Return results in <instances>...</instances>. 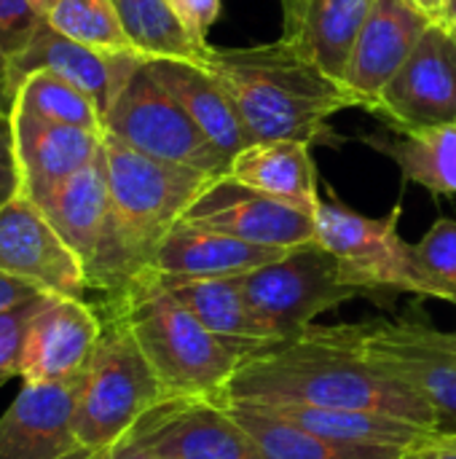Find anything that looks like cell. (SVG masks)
<instances>
[{
  "label": "cell",
  "instance_id": "1",
  "mask_svg": "<svg viewBox=\"0 0 456 459\" xmlns=\"http://www.w3.org/2000/svg\"><path fill=\"white\" fill-rule=\"evenodd\" d=\"M355 325H309L280 342L258 344L231 377L218 403H304L403 417L438 428L435 411L395 377L368 360Z\"/></svg>",
  "mask_w": 456,
  "mask_h": 459
},
{
  "label": "cell",
  "instance_id": "2",
  "mask_svg": "<svg viewBox=\"0 0 456 459\" xmlns=\"http://www.w3.org/2000/svg\"><path fill=\"white\" fill-rule=\"evenodd\" d=\"M234 100L250 143L328 137V118L357 108L349 89L309 59L296 54L282 38L247 48H210L202 65Z\"/></svg>",
  "mask_w": 456,
  "mask_h": 459
},
{
  "label": "cell",
  "instance_id": "3",
  "mask_svg": "<svg viewBox=\"0 0 456 459\" xmlns=\"http://www.w3.org/2000/svg\"><path fill=\"white\" fill-rule=\"evenodd\" d=\"M102 301L116 307L129 323L167 401H220L237 368L263 344L218 336L204 328L153 269Z\"/></svg>",
  "mask_w": 456,
  "mask_h": 459
},
{
  "label": "cell",
  "instance_id": "4",
  "mask_svg": "<svg viewBox=\"0 0 456 459\" xmlns=\"http://www.w3.org/2000/svg\"><path fill=\"white\" fill-rule=\"evenodd\" d=\"M113 212V261L116 290L126 288L137 274L153 269V258L164 237L218 180L199 169L151 159L118 137L105 132L102 140Z\"/></svg>",
  "mask_w": 456,
  "mask_h": 459
},
{
  "label": "cell",
  "instance_id": "5",
  "mask_svg": "<svg viewBox=\"0 0 456 459\" xmlns=\"http://www.w3.org/2000/svg\"><path fill=\"white\" fill-rule=\"evenodd\" d=\"M99 315L102 333L81 379L75 409V436L86 449H110L167 401L124 315L108 301L99 304Z\"/></svg>",
  "mask_w": 456,
  "mask_h": 459
},
{
  "label": "cell",
  "instance_id": "6",
  "mask_svg": "<svg viewBox=\"0 0 456 459\" xmlns=\"http://www.w3.org/2000/svg\"><path fill=\"white\" fill-rule=\"evenodd\" d=\"M247 301L271 342L290 339L314 325L323 312H333L366 293L352 285L339 258L317 239L288 250L282 258L239 277Z\"/></svg>",
  "mask_w": 456,
  "mask_h": 459
},
{
  "label": "cell",
  "instance_id": "7",
  "mask_svg": "<svg viewBox=\"0 0 456 459\" xmlns=\"http://www.w3.org/2000/svg\"><path fill=\"white\" fill-rule=\"evenodd\" d=\"M105 132L151 159L191 167L210 178H223L231 167V159L151 75L148 59L132 73L105 113Z\"/></svg>",
  "mask_w": 456,
  "mask_h": 459
},
{
  "label": "cell",
  "instance_id": "8",
  "mask_svg": "<svg viewBox=\"0 0 456 459\" xmlns=\"http://www.w3.org/2000/svg\"><path fill=\"white\" fill-rule=\"evenodd\" d=\"M363 352L384 374L417 393L438 417L441 433H456V339L427 320L360 323Z\"/></svg>",
  "mask_w": 456,
  "mask_h": 459
},
{
  "label": "cell",
  "instance_id": "9",
  "mask_svg": "<svg viewBox=\"0 0 456 459\" xmlns=\"http://www.w3.org/2000/svg\"><path fill=\"white\" fill-rule=\"evenodd\" d=\"M400 212L403 207L395 204L387 215L368 218L336 199H323L314 212L317 242L339 258L347 280L376 301L398 293L414 296L409 242L398 231Z\"/></svg>",
  "mask_w": 456,
  "mask_h": 459
},
{
  "label": "cell",
  "instance_id": "10",
  "mask_svg": "<svg viewBox=\"0 0 456 459\" xmlns=\"http://www.w3.org/2000/svg\"><path fill=\"white\" fill-rule=\"evenodd\" d=\"M392 132L456 124V30L433 22L371 108Z\"/></svg>",
  "mask_w": 456,
  "mask_h": 459
},
{
  "label": "cell",
  "instance_id": "11",
  "mask_svg": "<svg viewBox=\"0 0 456 459\" xmlns=\"http://www.w3.org/2000/svg\"><path fill=\"white\" fill-rule=\"evenodd\" d=\"M51 221L56 234L70 245L86 269L91 290L102 296L116 290V261H113V212L108 188L105 151L81 172L51 188L35 202Z\"/></svg>",
  "mask_w": 456,
  "mask_h": 459
},
{
  "label": "cell",
  "instance_id": "12",
  "mask_svg": "<svg viewBox=\"0 0 456 459\" xmlns=\"http://www.w3.org/2000/svg\"><path fill=\"white\" fill-rule=\"evenodd\" d=\"M0 272L48 296L86 299L91 290L81 258L24 194L0 207Z\"/></svg>",
  "mask_w": 456,
  "mask_h": 459
},
{
  "label": "cell",
  "instance_id": "13",
  "mask_svg": "<svg viewBox=\"0 0 456 459\" xmlns=\"http://www.w3.org/2000/svg\"><path fill=\"white\" fill-rule=\"evenodd\" d=\"M183 221L280 250H293L317 239L314 212L242 186L228 175L212 180Z\"/></svg>",
  "mask_w": 456,
  "mask_h": 459
},
{
  "label": "cell",
  "instance_id": "14",
  "mask_svg": "<svg viewBox=\"0 0 456 459\" xmlns=\"http://www.w3.org/2000/svg\"><path fill=\"white\" fill-rule=\"evenodd\" d=\"M132 433L161 459H269L218 401H164Z\"/></svg>",
  "mask_w": 456,
  "mask_h": 459
},
{
  "label": "cell",
  "instance_id": "15",
  "mask_svg": "<svg viewBox=\"0 0 456 459\" xmlns=\"http://www.w3.org/2000/svg\"><path fill=\"white\" fill-rule=\"evenodd\" d=\"M102 333V315L86 299L46 296L22 347V382H81Z\"/></svg>",
  "mask_w": 456,
  "mask_h": 459
},
{
  "label": "cell",
  "instance_id": "16",
  "mask_svg": "<svg viewBox=\"0 0 456 459\" xmlns=\"http://www.w3.org/2000/svg\"><path fill=\"white\" fill-rule=\"evenodd\" d=\"M145 59L148 56L140 51L110 54V51L91 48L86 43H78L62 35L43 19L35 35L30 38V43L19 54L11 56V75H13V83H19L24 75L35 70L56 73L59 78L81 89L86 97H91L105 124V113L110 110V105L116 102V97L121 94L132 73Z\"/></svg>",
  "mask_w": 456,
  "mask_h": 459
},
{
  "label": "cell",
  "instance_id": "17",
  "mask_svg": "<svg viewBox=\"0 0 456 459\" xmlns=\"http://www.w3.org/2000/svg\"><path fill=\"white\" fill-rule=\"evenodd\" d=\"M430 24L433 19L409 0H374L341 81L357 100V108L371 113L384 86L411 56Z\"/></svg>",
  "mask_w": 456,
  "mask_h": 459
},
{
  "label": "cell",
  "instance_id": "18",
  "mask_svg": "<svg viewBox=\"0 0 456 459\" xmlns=\"http://www.w3.org/2000/svg\"><path fill=\"white\" fill-rule=\"evenodd\" d=\"M78 390L81 382H24L0 417V459H62L75 452Z\"/></svg>",
  "mask_w": 456,
  "mask_h": 459
},
{
  "label": "cell",
  "instance_id": "19",
  "mask_svg": "<svg viewBox=\"0 0 456 459\" xmlns=\"http://www.w3.org/2000/svg\"><path fill=\"white\" fill-rule=\"evenodd\" d=\"M11 121L24 178V196L32 202L43 199L51 188L89 167L102 153L105 132L46 121L19 108L11 110Z\"/></svg>",
  "mask_w": 456,
  "mask_h": 459
},
{
  "label": "cell",
  "instance_id": "20",
  "mask_svg": "<svg viewBox=\"0 0 456 459\" xmlns=\"http://www.w3.org/2000/svg\"><path fill=\"white\" fill-rule=\"evenodd\" d=\"M282 40L333 81H344L355 38L374 0H280Z\"/></svg>",
  "mask_w": 456,
  "mask_h": 459
},
{
  "label": "cell",
  "instance_id": "21",
  "mask_svg": "<svg viewBox=\"0 0 456 459\" xmlns=\"http://www.w3.org/2000/svg\"><path fill=\"white\" fill-rule=\"evenodd\" d=\"M288 250L253 245L223 231H212L188 221H177L175 229L164 237L153 272L161 277H242L258 266H266L282 258Z\"/></svg>",
  "mask_w": 456,
  "mask_h": 459
},
{
  "label": "cell",
  "instance_id": "22",
  "mask_svg": "<svg viewBox=\"0 0 456 459\" xmlns=\"http://www.w3.org/2000/svg\"><path fill=\"white\" fill-rule=\"evenodd\" d=\"M148 70L231 161L247 145H253L234 100L202 65L169 56H148Z\"/></svg>",
  "mask_w": 456,
  "mask_h": 459
},
{
  "label": "cell",
  "instance_id": "23",
  "mask_svg": "<svg viewBox=\"0 0 456 459\" xmlns=\"http://www.w3.org/2000/svg\"><path fill=\"white\" fill-rule=\"evenodd\" d=\"M234 403H250L263 414H271L277 420H285L290 425H298L314 436L347 441V444H368V446H395V449H414L438 430L417 425L403 417H390L379 411H357V409H320V406H304V403H261V401H234Z\"/></svg>",
  "mask_w": 456,
  "mask_h": 459
},
{
  "label": "cell",
  "instance_id": "24",
  "mask_svg": "<svg viewBox=\"0 0 456 459\" xmlns=\"http://www.w3.org/2000/svg\"><path fill=\"white\" fill-rule=\"evenodd\" d=\"M228 178L261 194L282 199L306 212H317V167L312 145L301 140L253 143L228 167Z\"/></svg>",
  "mask_w": 456,
  "mask_h": 459
},
{
  "label": "cell",
  "instance_id": "25",
  "mask_svg": "<svg viewBox=\"0 0 456 459\" xmlns=\"http://www.w3.org/2000/svg\"><path fill=\"white\" fill-rule=\"evenodd\" d=\"M223 406L242 422V428L255 438V444L269 459H400L406 452L395 446H368V444L323 438L298 425L263 414L250 403H223Z\"/></svg>",
  "mask_w": 456,
  "mask_h": 459
},
{
  "label": "cell",
  "instance_id": "26",
  "mask_svg": "<svg viewBox=\"0 0 456 459\" xmlns=\"http://www.w3.org/2000/svg\"><path fill=\"white\" fill-rule=\"evenodd\" d=\"M161 277V274H159ZM161 282L196 315V320L218 336L271 342L263 323L253 312L239 277H161Z\"/></svg>",
  "mask_w": 456,
  "mask_h": 459
},
{
  "label": "cell",
  "instance_id": "27",
  "mask_svg": "<svg viewBox=\"0 0 456 459\" xmlns=\"http://www.w3.org/2000/svg\"><path fill=\"white\" fill-rule=\"evenodd\" d=\"M366 143L392 159L406 180L441 196L456 194V124L409 134L379 132L366 137Z\"/></svg>",
  "mask_w": 456,
  "mask_h": 459
},
{
  "label": "cell",
  "instance_id": "28",
  "mask_svg": "<svg viewBox=\"0 0 456 459\" xmlns=\"http://www.w3.org/2000/svg\"><path fill=\"white\" fill-rule=\"evenodd\" d=\"M113 5L140 54L204 65L212 46L191 32L169 0H113Z\"/></svg>",
  "mask_w": 456,
  "mask_h": 459
},
{
  "label": "cell",
  "instance_id": "29",
  "mask_svg": "<svg viewBox=\"0 0 456 459\" xmlns=\"http://www.w3.org/2000/svg\"><path fill=\"white\" fill-rule=\"evenodd\" d=\"M13 108L32 113L46 121L83 126L91 132H105L102 113L81 89L67 83L51 70H35L16 83Z\"/></svg>",
  "mask_w": 456,
  "mask_h": 459
},
{
  "label": "cell",
  "instance_id": "30",
  "mask_svg": "<svg viewBox=\"0 0 456 459\" xmlns=\"http://www.w3.org/2000/svg\"><path fill=\"white\" fill-rule=\"evenodd\" d=\"M46 22L62 35L99 51H137L118 19L113 0H56L46 11Z\"/></svg>",
  "mask_w": 456,
  "mask_h": 459
},
{
  "label": "cell",
  "instance_id": "31",
  "mask_svg": "<svg viewBox=\"0 0 456 459\" xmlns=\"http://www.w3.org/2000/svg\"><path fill=\"white\" fill-rule=\"evenodd\" d=\"M409 261L414 296L441 299L456 307V221H435L417 245H409Z\"/></svg>",
  "mask_w": 456,
  "mask_h": 459
},
{
  "label": "cell",
  "instance_id": "32",
  "mask_svg": "<svg viewBox=\"0 0 456 459\" xmlns=\"http://www.w3.org/2000/svg\"><path fill=\"white\" fill-rule=\"evenodd\" d=\"M46 296L48 293H40V296H35L30 301H22V304H16V307H11L8 312L0 315V387L11 377H19L24 336H27L30 320L40 309Z\"/></svg>",
  "mask_w": 456,
  "mask_h": 459
},
{
  "label": "cell",
  "instance_id": "33",
  "mask_svg": "<svg viewBox=\"0 0 456 459\" xmlns=\"http://www.w3.org/2000/svg\"><path fill=\"white\" fill-rule=\"evenodd\" d=\"M46 19L30 0H0V54H19Z\"/></svg>",
  "mask_w": 456,
  "mask_h": 459
},
{
  "label": "cell",
  "instance_id": "34",
  "mask_svg": "<svg viewBox=\"0 0 456 459\" xmlns=\"http://www.w3.org/2000/svg\"><path fill=\"white\" fill-rule=\"evenodd\" d=\"M24 194V178L16 156V137L11 113L0 118V207Z\"/></svg>",
  "mask_w": 456,
  "mask_h": 459
},
{
  "label": "cell",
  "instance_id": "35",
  "mask_svg": "<svg viewBox=\"0 0 456 459\" xmlns=\"http://www.w3.org/2000/svg\"><path fill=\"white\" fill-rule=\"evenodd\" d=\"M218 16L220 0H185V22L202 43H207V32L218 22Z\"/></svg>",
  "mask_w": 456,
  "mask_h": 459
},
{
  "label": "cell",
  "instance_id": "36",
  "mask_svg": "<svg viewBox=\"0 0 456 459\" xmlns=\"http://www.w3.org/2000/svg\"><path fill=\"white\" fill-rule=\"evenodd\" d=\"M400 459H456V433H438L430 441L403 452Z\"/></svg>",
  "mask_w": 456,
  "mask_h": 459
},
{
  "label": "cell",
  "instance_id": "37",
  "mask_svg": "<svg viewBox=\"0 0 456 459\" xmlns=\"http://www.w3.org/2000/svg\"><path fill=\"white\" fill-rule=\"evenodd\" d=\"M35 296H40L38 288H32V285L22 282V280L11 277V274H5V272H0V315L8 312V309L16 307V304H22V301L35 299Z\"/></svg>",
  "mask_w": 456,
  "mask_h": 459
},
{
  "label": "cell",
  "instance_id": "38",
  "mask_svg": "<svg viewBox=\"0 0 456 459\" xmlns=\"http://www.w3.org/2000/svg\"><path fill=\"white\" fill-rule=\"evenodd\" d=\"M102 459H161L153 449H148L132 430L118 441V444H113L108 452H105V457Z\"/></svg>",
  "mask_w": 456,
  "mask_h": 459
},
{
  "label": "cell",
  "instance_id": "39",
  "mask_svg": "<svg viewBox=\"0 0 456 459\" xmlns=\"http://www.w3.org/2000/svg\"><path fill=\"white\" fill-rule=\"evenodd\" d=\"M13 97H16V83L11 75V59L0 54V118L13 110Z\"/></svg>",
  "mask_w": 456,
  "mask_h": 459
},
{
  "label": "cell",
  "instance_id": "40",
  "mask_svg": "<svg viewBox=\"0 0 456 459\" xmlns=\"http://www.w3.org/2000/svg\"><path fill=\"white\" fill-rule=\"evenodd\" d=\"M409 3H414L419 11H425L433 22H443V16H446V0H409Z\"/></svg>",
  "mask_w": 456,
  "mask_h": 459
},
{
  "label": "cell",
  "instance_id": "41",
  "mask_svg": "<svg viewBox=\"0 0 456 459\" xmlns=\"http://www.w3.org/2000/svg\"><path fill=\"white\" fill-rule=\"evenodd\" d=\"M108 449H86V446H78L75 452H70L67 457L62 459H102Z\"/></svg>",
  "mask_w": 456,
  "mask_h": 459
},
{
  "label": "cell",
  "instance_id": "42",
  "mask_svg": "<svg viewBox=\"0 0 456 459\" xmlns=\"http://www.w3.org/2000/svg\"><path fill=\"white\" fill-rule=\"evenodd\" d=\"M456 16V0H446V16H443V22L446 24H452V19Z\"/></svg>",
  "mask_w": 456,
  "mask_h": 459
},
{
  "label": "cell",
  "instance_id": "43",
  "mask_svg": "<svg viewBox=\"0 0 456 459\" xmlns=\"http://www.w3.org/2000/svg\"><path fill=\"white\" fill-rule=\"evenodd\" d=\"M30 3H32V5H35L38 11H43V13H46V11H48V8H51V5H54L56 0H30Z\"/></svg>",
  "mask_w": 456,
  "mask_h": 459
},
{
  "label": "cell",
  "instance_id": "44",
  "mask_svg": "<svg viewBox=\"0 0 456 459\" xmlns=\"http://www.w3.org/2000/svg\"><path fill=\"white\" fill-rule=\"evenodd\" d=\"M169 3H172V5H175V11L185 19V0H169ZM185 24H188V22H185Z\"/></svg>",
  "mask_w": 456,
  "mask_h": 459
},
{
  "label": "cell",
  "instance_id": "45",
  "mask_svg": "<svg viewBox=\"0 0 456 459\" xmlns=\"http://www.w3.org/2000/svg\"><path fill=\"white\" fill-rule=\"evenodd\" d=\"M452 27H454V30H456V16H454V19H452Z\"/></svg>",
  "mask_w": 456,
  "mask_h": 459
},
{
  "label": "cell",
  "instance_id": "46",
  "mask_svg": "<svg viewBox=\"0 0 456 459\" xmlns=\"http://www.w3.org/2000/svg\"><path fill=\"white\" fill-rule=\"evenodd\" d=\"M454 339H456V331H454Z\"/></svg>",
  "mask_w": 456,
  "mask_h": 459
}]
</instances>
